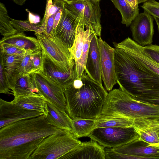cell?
<instances>
[{
    "label": "cell",
    "mask_w": 159,
    "mask_h": 159,
    "mask_svg": "<svg viewBox=\"0 0 159 159\" xmlns=\"http://www.w3.org/2000/svg\"><path fill=\"white\" fill-rule=\"evenodd\" d=\"M85 70L91 78L102 84L98 38L96 34L93 37L90 42Z\"/></svg>",
    "instance_id": "16"
},
{
    "label": "cell",
    "mask_w": 159,
    "mask_h": 159,
    "mask_svg": "<svg viewBox=\"0 0 159 159\" xmlns=\"http://www.w3.org/2000/svg\"><path fill=\"white\" fill-rule=\"evenodd\" d=\"M10 20L13 26L19 33L28 31H33L35 32L39 31L41 25L40 23L34 24L31 23L29 20H18L11 18Z\"/></svg>",
    "instance_id": "30"
},
{
    "label": "cell",
    "mask_w": 159,
    "mask_h": 159,
    "mask_svg": "<svg viewBox=\"0 0 159 159\" xmlns=\"http://www.w3.org/2000/svg\"><path fill=\"white\" fill-rule=\"evenodd\" d=\"M42 51L60 68L66 72H74L75 61L69 48L58 38L44 31L35 32Z\"/></svg>",
    "instance_id": "6"
},
{
    "label": "cell",
    "mask_w": 159,
    "mask_h": 159,
    "mask_svg": "<svg viewBox=\"0 0 159 159\" xmlns=\"http://www.w3.org/2000/svg\"><path fill=\"white\" fill-rule=\"evenodd\" d=\"M0 52L8 55L24 54L27 52L12 45L0 43Z\"/></svg>",
    "instance_id": "33"
},
{
    "label": "cell",
    "mask_w": 159,
    "mask_h": 159,
    "mask_svg": "<svg viewBox=\"0 0 159 159\" xmlns=\"http://www.w3.org/2000/svg\"><path fill=\"white\" fill-rule=\"evenodd\" d=\"M56 13L50 16L48 18L47 21L44 32L48 35H53V31L54 18Z\"/></svg>",
    "instance_id": "37"
},
{
    "label": "cell",
    "mask_w": 159,
    "mask_h": 159,
    "mask_svg": "<svg viewBox=\"0 0 159 159\" xmlns=\"http://www.w3.org/2000/svg\"><path fill=\"white\" fill-rule=\"evenodd\" d=\"M25 55H8L0 52V64L6 74H19L17 69Z\"/></svg>",
    "instance_id": "26"
},
{
    "label": "cell",
    "mask_w": 159,
    "mask_h": 159,
    "mask_svg": "<svg viewBox=\"0 0 159 159\" xmlns=\"http://www.w3.org/2000/svg\"><path fill=\"white\" fill-rule=\"evenodd\" d=\"M95 118L72 119V131L78 138L88 137L95 129Z\"/></svg>",
    "instance_id": "24"
},
{
    "label": "cell",
    "mask_w": 159,
    "mask_h": 159,
    "mask_svg": "<svg viewBox=\"0 0 159 159\" xmlns=\"http://www.w3.org/2000/svg\"><path fill=\"white\" fill-rule=\"evenodd\" d=\"M67 3H70L77 2L78 1H83L85 0H61Z\"/></svg>",
    "instance_id": "43"
},
{
    "label": "cell",
    "mask_w": 159,
    "mask_h": 159,
    "mask_svg": "<svg viewBox=\"0 0 159 159\" xmlns=\"http://www.w3.org/2000/svg\"><path fill=\"white\" fill-rule=\"evenodd\" d=\"M95 0L97 1H99L100 0Z\"/></svg>",
    "instance_id": "47"
},
{
    "label": "cell",
    "mask_w": 159,
    "mask_h": 159,
    "mask_svg": "<svg viewBox=\"0 0 159 159\" xmlns=\"http://www.w3.org/2000/svg\"><path fill=\"white\" fill-rule=\"evenodd\" d=\"M33 83L47 102L61 111H66V101L62 86L38 71L30 74Z\"/></svg>",
    "instance_id": "8"
},
{
    "label": "cell",
    "mask_w": 159,
    "mask_h": 159,
    "mask_svg": "<svg viewBox=\"0 0 159 159\" xmlns=\"http://www.w3.org/2000/svg\"><path fill=\"white\" fill-rule=\"evenodd\" d=\"M33 52H27L25 54L19 67L17 69L19 75L30 74L33 72Z\"/></svg>",
    "instance_id": "31"
},
{
    "label": "cell",
    "mask_w": 159,
    "mask_h": 159,
    "mask_svg": "<svg viewBox=\"0 0 159 159\" xmlns=\"http://www.w3.org/2000/svg\"><path fill=\"white\" fill-rule=\"evenodd\" d=\"M101 114L132 119L136 129L155 127L159 124V106L135 99L120 88L108 93Z\"/></svg>",
    "instance_id": "4"
},
{
    "label": "cell",
    "mask_w": 159,
    "mask_h": 159,
    "mask_svg": "<svg viewBox=\"0 0 159 159\" xmlns=\"http://www.w3.org/2000/svg\"><path fill=\"white\" fill-rule=\"evenodd\" d=\"M120 13L122 23L127 27L130 25L131 22L139 13V8L133 9L125 0H110Z\"/></svg>",
    "instance_id": "25"
},
{
    "label": "cell",
    "mask_w": 159,
    "mask_h": 159,
    "mask_svg": "<svg viewBox=\"0 0 159 159\" xmlns=\"http://www.w3.org/2000/svg\"><path fill=\"white\" fill-rule=\"evenodd\" d=\"M11 102L24 108L42 112L45 116L47 115V101L41 94L34 93L21 96L14 98Z\"/></svg>",
    "instance_id": "18"
},
{
    "label": "cell",
    "mask_w": 159,
    "mask_h": 159,
    "mask_svg": "<svg viewBox=\"0 0 159 159\" xmlns=\"http://www.w3.org/2000/svg\"><path fill=\"white\" fill-rule=\"evenodd\" d=\"M157 145V146L159 145V143H158L156 144V145Z\"/></svg>",
    "instance_id": "46"
},
{
    "label": "cell",
    "mask_w": 159,
    "mask_h": 159,
    "mask_svg": "<svg viewBox=\"0 0 159 159\" xmlns=\"http://www.w3.org/2000/svg\"><path fill=\"white\" fill-rule=\"evenodd\" d=\"M65 7H64L61 8L59 11L56 13L54 21V24L53 26V34L54 35L55 31L57 26L61 18L62 13L63 11L65 8Z\"/></svg>",
    "instance_id": "39"
},
{
    "label": "cell",
    "mask_w": 159,
    "mask_h": 159,
    "mask_svg": "<svg viewBox=\"0 0 159 159\" xmlns=\"http://www.w3.org/2000/svg\"><path fill=\"white\" fill-rule=\"evenodd\" d=\"M113 44L116 82L120 88L139 101L159 98V75L134 57L125 39Z\"/></svg>",
    "instance_id": "2"
},
{
    "label": "cell",
    "mask_w": 159,
    "mask_h": 159,
    "mask_svg": "<svg viewBox=\"0 0 159 159\" xmlns=\"http://www.w3.org/2000/svg\"><path fill=\"white\" fill-rule=\"evenodd\" d=\"M99 1L85 0L67 3L65 7L79 19L85 26L91 27L98 37H100L101 11Z\"/></svg>",
    "instance_id": "9"
},
{
    "label": "cell",
    "mask_w": 159,
    "mask_h": 159,
    "mask_svg": "<svg viewBox=\"0 0 159 159\" xmlns=\"http://www.w3.org/2000/svg\"><path fill=\"white\" fill-rule=\"evenodd\" d=\"M26 11L28 12L29 21L32 24H39L40 22V18L38 15H35L30 11L28 9H26Z\"/></svg>",
    "instance_id": "38"
},
{
    "label": "cell",
    "mask_w": 159,
    "mask_h": 159,
    "mask_svg": "<svg viewBox=\"0 0 159 159\" xmlns=\"http://www.w3.org/2000/svg\"><path fill=\"white\" fill-rule=\"evenodd\" d=\"M26 0H13V1L16 4L20 6L24 4Z\"/></svg>",
    "instance_id": "42"
},
{
    "label": "cell",
    "mask_w": 159,
    "mask_h": 159,
    "mask_svg": "<svg viewBox=\"0 0 159 159\" xmlns=\"http://www.w3.org/2000/svg\"><path fill=\"white\" fill-rule=\"evenodd\" d=\"M88 137L105 148H109L124 145L139 137L133 126L96 128Z\"/></svg>",
    "instance_id": "7"
},
{
    "label": "cell",
    "mask_w": 159,
    "mask_h": 159,
    "mask_svg": "<svg viewBox=\"0 0 159 159\" xmlns=\"http://www.w3.org/2000/svg\"><path fill=\"white\" fill-rule=\"evenodd\" d=\"M141 7L153 17L159 18V2L155 0H148L143 3Z\"/></svg>",
    "instance_id": "32"
},
{
    "label": "cell",
    "mask_w": 159,
    "mask_h": 159,
    "mask_svg": "<svg viewBox=\"0 0 159 159\" xmlns=\"http://www.w3.org/2000/svg\"><path fill=\"white\" fill-rule=\"evenodd\" d=\"M8 82L4 72L3 67L0 64V93L5 94H11Z\"/></svg>",
    "instance_id": "35"
},
{
    "label": "cell",
    "mask_w": 159,
    "mask_h": 159,
    "mask_svg": "<svg viewBox=\"0 0 159 159\" xmlns=\"http://www.w3.org/2000/svg\"><path fill=\"white\" fill-rule=\"evenodd\" d=\"M130 27L134 41L143 47L152 44L154 30L151 15L145 11L139 13L131 22Z\"/></svg>",
    "instance_id": "11"
},
{
    "label": "cell",
    "mask_w": 159,
    "mask_h": 159,
    "mask_svg": "<svg viewBox=\"0 0 159 159\" xmlns=\"http://www.w3.org/2000/svg\"><path fill=\"white\" fill-rule=\"evenodd\" d=\"M134 120L121 116L101 114L95 118V129L110 127L133 126Z\"/></svg>",
    "instance_id": "22"
},
{
    "label": "cell",
    "mask_w": 159,
    "mask_h": 159,
    "mask_svg": "<svg viewBox=\"0 0 159 159\" xmlns=\"http://www.w3.org/2000/svg\"><path fill=\"white\" fill-rule=\"evenodd\" d=\"M0 43L10 44L27 52H33L41 49L39 42L35 38L26 36L24 32L17 34L7 37H3Z\"/></svg>",
    "instance_id": "19"
},
{
    "label": "cell",
    "mask_w": 159,
    "mask_h": 159,
    "mask_svg": "<svg viewBox=\"0 0 159 159\" xmlns=\"http://www.w3.org/2000/svg\"><path fill=\"white\" fill-rule=\"evenodd\" d=\"M49 124L44 114L0 128V159H30L45 138L64 132Z\"/></svg>",
    "instance_id": "1"
},
{
    "label": "cell",
    "mask_w": 159,
    "mask_h": 159,
    "mask_svg": "<svg viewBox=\"0 0 159 159\" xmlns=\"http://www.w3.org/2000/svg\"><path fill=\"white\" fill-rule=\"evenodd\" d=\"M145 52L159 64V46L150 44L143 47Z\"/></svg>",
    "instance_id": "36"
},
{
    "label": "cell",
    "mask_w": 159,
    "mask_h": 159,
    "mask_svg": "<svg viewBox=\"0 0 159 159\" xmlns=\"http://www.w3.org/2000/svg\"><path fill=\"white\" fill-rule=\"evenodd\" d=\"M128 155L129 159H159V145H152L140 139L139 137L121 146L111 148Z\"/></svg>",
    "instance_id": "13"
},
{
    "label": "cell",
    "mask_w": 159,
    "mask_h": 159,
    "mask_svg": "<svg viewBox=\"0 0 159 159\" xmlns=\"http://www.w3.org/2000/svg\"><path fill=\"white\" fill-rule=\"evenodd\" d=\"M11 92L14 98L24 95L34 93L39 94L33 83L30 74L19 75L14 82Z\"/></svg>",
    "instance_id": "23"
},
{
    "label": "cell",
    "mask_w": 159,
    "mask_h": 159,
    "mask_svg": "<svg viewBox=\"0 0 159 159\" xmlns=\"http://www.w3.org/2000/svg\"><path fill=\"white\" fill-rule=\"evenodd\" d=\"M102 80L107 90L110 91L116 83L115 70L114 48L98 38Z\"/></svg>",
    "instance_id": "10"
},
{
    "label": "cell",
    "mask_w": 159,
    "mask_h": 159,
    "mask_svg": "<svg viewBox=\"0 0 159 159\" xmlns=\"http://www.w3.org/2000/svg\"><path fill=\"white\" fill-rule=\"evenodd\" d=\"M138 3H140L143 2H144L148 0H137Z\"/></svg>",
    "instance_id": "45"
},
{
    "label": "cell",
    "mask_w": 159,
    "mask_h": 159,
    "mask_svg": "<svg viewBox=\"0 0 159 159\" xmlns=\"http://www.w3.org/2000/svg\"><path fill=\"white\" fill-rule=\"evenodd\" d=\"M42 52L43 65L42 72L45 75L60 84L64 88L75 78V72H66L64 71L43 51Z\"/></svg>",
    "instance_id": "17"
},
{
    "label": "cell",
    "mask_w": 159,
    "mask_h": 159,
    "mask_svg": "<svg viewBox=\"0 0 159 159\" xmlns=\"http://www.w3.org/2000/svg\"><path fill=\"white\" fill-rule=\"evenodd\" d=\"M105 159V148L91 139L81 142L67 156L66 159Z\"/></svg>",
    "instance_id": "15"
},
{
    "label": "cell",
    "mask_w": 159,
    "mask_h": 159,
    "mask_svg": "<svg viewBox=\"0 0 159 159\" xmlns=\"http://www.w3.org/2000/svg\"><path fill=\"white\" fill-rule=\"evenodd\" d=\"M129 5L133 9L138 8V2L137 0H125Z\"/></svg>",
    "instance_id": "40"
},
{
    "label": "cell",
    "mask_w": 159,
    "mask_h": 159,
    "mask_svg": "<svg viewBox=\"0 0 159 159\" xmlns=\"http://www.w3.org/2000/svg\"><path fill=\"white\" fill-rule=\"evenodd\" d=\"M33 72H42L43 65V54L42 49L35 51L32 53Z\"/></svg>",
    "instance_id": "34"
},
{
    "label": "cell",
    "mask_w": 159,
    "mask_h": 159,
    "mask_svg": "<svg viewBox=\"0 0 159 159\" xmlns=\"http://www.w3.org/2000/svg\"><path fill=\"white\" fill-rule=\"evenodd\" d=\"M66 112L72 119H93L99 116L108 93L85 70L64 88Z\"/></svg>",
    "instance_id": "3"
},
{
    "label": "cell",
    "mask_w": 159,
    "mask_h": 159,
    "mask_svg": "<svg viewBox=\"0 0 159 159\" xmlns=\"http://www.w3.org/2000/svg\"><path fill=\"white\" fill-rule=\"evenodd\" d=\"M125 40L134 57L152 71L159 75V64L145 52L143 46L129 37L126 38Z\"/></svg>",
    "instance_id": "21"
},
{
    "label": "cell",
    "mask_w": 159,
    "mask_h": 159,
    "mask_svg": "<svg viewBox=\"0 0 159 159\" xmlns=\"http://www.w3.org/2000/svg\"><path fill=\"white\" fill-rule=\"evenodd\" d=\"M48 112L45 116L48 122L54 127L72 131V119L66 111H61L47 102Z\"/></svg>",
    "instance_id": "20"
},
{
    "label": "cell",
    "mask_w": 159,
    "mask_h": 159,
    "mask_svg": "<svg viewBox=\"0 0 159 159\" xmlns=\"http://www.w3.org/2000/svg\"><path fill=\"white\" fill-rule=\"evenodd\" d=\"M135 129L140 139L151 145H154L159 143V126L143 129Z\"/></svg>",
    "instance_id": "29"
},
{
    "label": "cell",
    "mask_w": 159,
    "mask_h": 159,
    "mask_svg": "<svg viewBox=\"0 0 159 159\" xmlns=\"http://www.w3.org/2000/svg\"></svg>",
    "instance_id": "48"
},
{
    "label": "cell",
    "mask_w": 159,
    "mask_h": 159,
    "mask_svg": "<svg viewBox=\"0 0 159 159\" xmlns=\"http://www.w3.org/2000/svg\"><path fill=\"white\" fill-rule=\"evenodd\" d=\"M80 19L65 7L55 30L54 36L68 48L73 46Z\"/></svg>",
    "instance_id": "14"
},
{
    "label": "cell",
    "mask_w": 159,
    "mask_h": 159,
    "mask_svg": "<svg viewBox=\"0 0 159 159\" xmlns=\"http://www.w3.org/2000/svg\"><path fill=\"white\" fill-rule=\"evenodd\" d=\"M47 0L46 9L43 18L40 23L39 32L44 31L47 21L52 15L57 12L61 8L65 7V2L61 0Z\"/></svg>",
    "instance_id": "28"
},
{
    "label": "cell",
    "mask_w": 159,
    "mask_h": 159,
    "mask_svg": "<svg viewBox=\"0 0 159 159\" xmlns=\"http://www.w3.org/2000/svg\"><path fill=\"white\" fill-rule=\"evenodd\" d=\"M43 112L29 110L0 98V128L19 120L44 114Z\"/></svg>",
    "instance_id": "12"
},
{
    "label": "cell",
    "mask_w": 159,
    "mask_h": 159,
    "mask_svg": "<svg viewBox=\"0 0 159 159\" xmlns=\"http://www.w3.org/2000/svg\"><path fill=\"white\" fill-rule=\"evenodd\" d=\"M142 102L159 106V98L146 100Z\"/></svg>",
    "instance_id": "41"
},
{
    "label": "cell",
    "mask_w": 159,
    "mask_h": 159,
    "mask_svg": "<svg viewBox=\"0 0 159 159\" xmlns=\"http://www.w3.org/2000/svg\"><path fill=\"white\" fill-rule=\"evenodd\" d=\"M71 131L51 134L45 138L30 159H66L68 154L81 142Z\"/></svg>",
    "instance_id": "5"
},
{
    "label": "cell",
    "mask_w": 159,
    "mask_h": 159,
    "mask_svg": "<svg viewBox=\"0 0 159 159\" xmlns=\"http://www.w3.org/2000/svg\"><path fill=\"white\" fill-rule=\"evenodd\" d=\"M154 18L157 25L158 30L159 33V18L155 17H154Z\"/></svg>",
    "instance_id": "44"
},
{
    "label": "cell",
    "mask_w": 159,
    "mask_h": 159,
    "mask_svg": "<svg viewBox=\"0 0 159 159\" xmlns=\"http://www.w3.org/2000/svg\"><path fill=\"white\" fill-rule=\"evenodd\" d=\"M0 32L3 37L12 35L19 33L11 24L7 10L2 3H0Z\"/></svg>",
    "instance_id": "27"
}]
</instances>
